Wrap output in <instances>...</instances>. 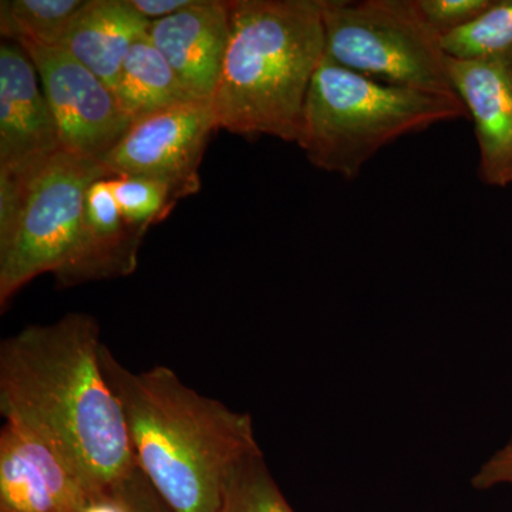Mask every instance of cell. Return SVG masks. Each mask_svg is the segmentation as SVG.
<instances>
[{
  "label": "cell",
  "mask_w": 512,
  "mask_h": 512,
  "mask_svg": "<svg viewBox=\"0 0 512 512\" xmlns=\"http://www.w3.org/2000/svg\"><path fill=\"white\" fill-rule=\"evenodd\" d=\"M87 0H2L0 33L16 45L60 47Z\"/></svg>",
  "instance_id": "16"
},
{
  "label": "cell",
  "mask_w": 512,
  "mask_h": 512,
  "mask_svg": "<svg viewBox=\"0 0 512 512\" xmlns=\"http://www.w3.org/2000/svg\"><path fill=\"white\" fill-rule=\"evenodd\" d=\"M231 0H197L190 8L151 23L148 36L195 97L211 101L227 55Z\"/></svg>",
  "instance_id": "12"
},
{
  "label": "cell",
  "mask_w": 512,
  "mask_h": 512,
  "mask_svg": "<svg viewBox=\"0 0 512 512\" xmlns=\"http://www.w3.org/2000/svg\"><path fill=\"white\" fill-rule=\"evenodd\" d=\"M195 2L197 0H130L137 12L151 23L190 8Z\"/></svg>",
  "instance_id": "23"
},
{
  "label": "cell",
  "mask_w": 512,
  "mask_h": 512,
  "mask_svg": "<svg viewBox=\"0 0 512 512\" xmlns=\"http://www.w3.org/2000/svg\"><path fill=\"white\" fill-rule=\"evenodd\" d=\"M471 485L476 490H491L503 485L512 487V434L510 440L478 468Z\"/></svg>",
  "instance_id": "22"
},
{
  "label": "cell",
  "mask_w": 512,
  "mask_h": 512,
  "mask_svg": "<svg viewBox=\"0 0 512 512\" xmlns=\"http://www.w3.org/2000/svg\"><path fill=\"white\" fill-rule=\"evenodd\" d=\"M468 117L457 96L377 82L325 56L313 76L298 146L316 168L355 178L382 148Z\"/></svg>",
  "instance_id": "4"
},
{
  "label": "cell",
  "mask_w": 512,
  "mask_h": 512,
  "mask_svg": "<svg viewBox=\"0 0 512 512\" xmlns=\"http://www.w3.org/2000/svg\"><path fill=\"white\" fill-rule=\"evenodd\" d=\"M113 94L131 123L168 107L202 101L185 89L148 33L131 46Z\"/></svg>",
  "instance_id": "15"
},
{
  "label": "cell",
  "mask_w": 512,
  "mask_h": 512,
  "mask_svg": "<svg viewBox=\"0 0 512 512\" xmlns=\"http://www.w3.org/2000/svg\"><path fill=\"white\" fill-rule=\"evenodd\" d=\"M82 512H124L114 494L99 495L94 497L83 508Z\"/></svg>",
  "instance_id": "24"
},
{
  "label": "cell",
  "mask_w": 512,
  "mask_h": 512,
  "mask_svg": "<svg viewBox=\"0 0 512 512\" xmlns=\"http://www.w3.org/2000/svg\"><path fill=\"white\" fill-rule=\"evenodd\" d=\"M113 494L124 512H173L138 467L114 488Z\"/></svg>",
  "instance_id": "21"
},
{
  "label": "cell",
  "mask_w": 512,
  "mask_h": 512,
  "mask_svg": "<svg viewBox=\"0 0 512 512\" xmlns=\"http://www.w3.org/2000/svg\"><path fill=\"white\" fill-rule=\"evenodd\" d=\"M103 345L87 313L30 325L0 343V412L56 450L93 498L113 493L137 467L101 366Z\"/></svg>",
  "instance_id": "1"
},
{
  "label": "cell",
  "mask_w": 512,
  "mask_h": 512,
  "mask_svg": "<svg viewBox=\"0 0 512 512\" xmlns=\"http://www.w3.org/2000/svg\"><path fill=\"white\" fill-rule=\"evenodd\" d=\"M443 46L453 59L512 62V0H495L471 25L443 37Z\"/></svg>",
  "instance_id": "17"
},
{
  "label": "cell",
  "mask_w": 512,
  "mask_h": 512,
  "mask_svg": "<svg viewBox=\"0 0 512 512\" xmlns=\"http://www.w3.org/2000/svg\"><path fill=\"white\" fill-rule=\"evenodd\" d=\"M494 2L495 0H417L424 19L441 39L471 25Z\"/></svg>",
  "instance_id": "20"
},
{
  "label": "cell",
  "mask_w": 512,
  "mask_h": 512,
  "mask_svg": "<svg viewBox=\"0 0 512 512\" xmlns=\"http://www.w3.org/2000/svg\"><path fill=\"white\" fill-rule=\"evenodd\" d=\"M111 190L127 224L146 232L185 198L173 184L147 177H111Z\"/></svg>",
  "instance_id": "18"
},
{
  "label": "cell",
  "mask_w": 512,
  "mask_h": 512,
  "mask_svg": "<svg viewBox=\"0 0 512 512\" xmlns=\"http://www.w3.org/2000/svg\"><path fill=\"white\" fill-rule=\"evenodd\" d=\"M93 495L76 470L13 421L0 431V512H82Z\"/></svg>",
  "instance_id": "9"
},
{
  "label": "cell",
  "mask_w": 512,
  "mask_h": 512,
  "mask_svg": "<svg viewBox=\"0 0 512 512\" xmlns=\"http://www.w3.org/2000/svg\"><path fill=\"white\" fill-rule=\"evenodd\" d=\"M221 512H295L266 467L262 453L238 466L222 498Z\"/></svg>",
  "instance_id": "19"
},
{
  "label": "cell",
  "mask_w": 512,
  "mask_h": 512,
  "mask_svg": "<svg viewBox=\"0 0 512 512\" xmlns=\"http://www.w3.org/2000/svg\"><path fill=\"white\" fill-rule=\"evenodd\" d=\"M322 3L326 56L333 62L390 86L457 96L443 39L417 0Z\"/></svg>",
  "instance_id": "6"
},
{
  "label": "cell",
  "mask_w": 512,
  "mask_h": 512,
  "mask_svg": "<svg viewBox=\"0 0 512 512\" xmlns=\"http://www.w3.org/2000/svg\"><path fill=\"white\" fill-rule=\"evenodd\" d=\"M146 234L127 224L111 190V177L101 178L90 187L73 248L53 272L57 286L73 288L133 274Z\"/></svg>",
  "instance_id": "13"
},
{
  "label": "cell",
  "mask_w": 512,
  "mask_h": 512,
  "mask_svg": "<svg viewBox=\"0 0 512 512\" xmlns=\"http://www.w3.org/2000/svg\"><path fill=\"white\" fill-rule=\"evenodd\" d=\"M451 83L476 128L485 184L512 183V62L450 57Z\"/></svg>",
  "instance_id": "11"
},
{
  "label": "cell",
  "mask_w": 512,
  "mask_h": 512,
  "mask_svg": "<svg viewBox=\"0 0 512 512\" xmlns=\"http://www.w3.org/2000/svg\"><path fill=\"white\" fill-rule=\"evenodd\" d=\"M20 47L35 64L63 150L101 161L131 124L110 87L63 47Z\"/></svg>",
  "instance_id": "8"
},
{
  "label": "cell",
  "mask_w": 512,
  "mask_h": 512,
  "mask_svg": "<svg viewBox=\"0 0 512 512\" xmlns=\"http://www.w3.org/2000/svg\"><path fill=\"white\" fill-rule=\"evenodd\" d=\"M150 26L130 0H87L60 47L113 92L131 46L147 35Z\"/></svg>",
  "instance_id": "14"
},
{
  "label": "cell",
  "mask_w": 512,
  "mask_h": 512,
  "mask_svg": "<svg viewBox=\"0 0 512 512\" xmlns=\"http://www.w3.org/2000/svg\"><path fill=\"white\" fill-rule=\"evenodd\" d=\"M110 177L100 161L57 151L0 171V306L53 274L82 227L90 187Z\"/></svg>",
  "instance_id": "5"
},
{
  "label": "cell",
  "mask_w": 512,
  "mask_h": 512,
  "mask_svg": "<svg viewBox=\"0 0 512 512\" xmlns=\"http://www.w3.org/2000/svg\"><path fill=\"white\" fill-rule=\"evenodd\" d=\"M217 92L218 128L298 143L313 76L326 56L322 0H231Z\"/></svg>",
  "instance_id": "3"
},
{
  "label": "cell",
  "mask_w": 512,
  "mask_h": 512,
  "mask_svg": "<svg viewBox=\"0 0 512 512\" xmlns=\"http://www.w3.org/2000/svg\"><path fill=\"white\" fill-rule=\"evenodd\" d=\"M39 74L16 43L0 45V171L62 151Z\"/></svg>",
  "instance_id": "10"
},
{
  "label": "cell",
  "mask_w": 512,
  "mask_h": 512,
  "mask_svg": "<svg viewBox=\"0 0 512 512\" xmlns=\"http://www.w3.org/2000/svg\"><path fill=\"white\" fill-rule=\"evenodd\" d=\"M218 130L211 101H191L141 117L100 163L110 177H147L190 197L201 190L200 165Z\"/></svg>",
  "instance_id": "7"
},
{
  "label": "cell",
  "mask_w": 512,
  "mask_h": 512,
  "mask_svg": "<svg viewBox=\"0 0 512 512\" xmlns=\"http://www.w3.org/2000/svg\"><path fill=\"white\" fill-rule=\"evenodd\" d=\"M101 366L116 394L137 467L173 512H221L225 485L262 453L247 413L188 387L174 370L131 372L106 345Z\"/></svg>",
  "instance_id": "2"
}]
</instances>
